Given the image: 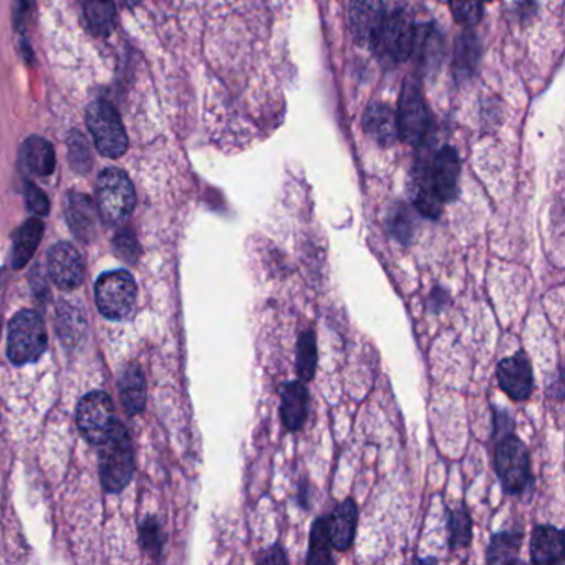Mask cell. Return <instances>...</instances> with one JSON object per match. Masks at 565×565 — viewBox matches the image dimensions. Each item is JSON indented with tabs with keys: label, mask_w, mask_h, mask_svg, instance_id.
Instances as JSON below:
<instances>
[{
	"label": "cell",
	"mask_w": 565,
	"mask_h": 565,
	"mask_svg": "<svg viewBox=\"0 0 565 565\" xmlns=\"http://www.w3.org/2000/svg\"><path fill=\"white\" fill-rule=\"evenodd\" d=\"M461 163L456 149L444 146L430 163H421L415 177V210L428 219H438L447 203L460 194Z\"/></svg>",
	"instance_id": "1"
},
{
	"label": "cell",
	"mask_w": 565,
	"mask_h": 565,
	"mask_svg": "<svg viewBox=\"0 0 565 565\" xmlns=\"http://www.w3.org/2000/svg\"><path fill=\"white\" fill-rule=\"evenodd\" d=\"M496 474L505 493L511 496H522L531 489L534 483L532 474L531 453L521 438L515 431L502 434L496 447Z\"/></svg>",
	"instance_id": "2"
},
{
	"label": "cell",
	"mask_w": 565,
	"mask_h": 565,
	"mask_svg": "<svg viewBox=\"0 0 565 565\" xmlns=\"http://www.w3.org/2000/svg\"><path fill=\"white\" fill-rule=\"evenodd\" d=\"M100 447V477L106 491L120 493L132 481L135 471L132 440L125 427L116 421Z\"/></svg>",
	"instance_id": "3"
},
{
	"label": "cell",
	"mask_w": 565,
	"mask_h": 565,
	"mask_svg": "<svg viewBox=\"0 0 565 565\" xmlns=\"http://www.w3.org/2000/svg\"><path fill=\"white\" fill-rule=\"evenodd\" d=\"M47 329L35 312L24 310L15 315L9 326L8 355L14 365L37 362L47 350Z\"/></svg>",
	"instance_id": "4"
},
{
	"label": "cell",
	"mask_w": 565,
	"mask_h": 565,
	"mask_svg": "<svg viewBox=\"0 0 565 565\" xmlns=\"http://www.w3.org/2000/svg\"><path fill=\"white\" fill-rule=\"evenodd\" d=\"M136 196L132 181L118 168H109L97 181V207L100 217L109 224L128 219L135 210Z\"/></svg>",
	"instance_id": "5"
},
{
	"label": "cell",
	"mask_w": 565,
	"mask_h": 565,
	"mask_svg": "<svg viewBox=\"0 0 565 565\" xmlns=\"http://www.w3.org/2000/svg\"><path fill=\"white\" fill-rule=\"evenodd\" d=\"M87 126L92 133L97 149L106 158H120L128 148V136L118 112L110 103H92L87 110Z\"/></svg>",
	"instance_id": "6"
},
{
	"label": "cell",
	"mask_w": 565,
	"mask_h": 565,
	"mask_svg": "<svg viewBox=\"0 0 565 565\" xmlns=\"http://www.w3.org/2000/svg\"><path fill=\"white\" fill-rule=\"evenodd\" d=\"M414 18L405 9H396L389 15H385L378 37L373 42L372 47L376 54L392 64H402L410 57L415 47Z\"/></svg>",
	"instance_id": "7"
},
{
	"label": "cell",
	"mask_w": 565,
	"mask_h": 565,
	"mask_svg": "<svg viewBox=\"0 0 565 565\" xmlns=\"http://www.w3.org/2000/svg\"><path fill=\"white\" fill-rule=\"evenodd\" d=\"M95 298L103 317L125 320L135 308V279L125 271L106 272L97 281Z\"/></svg>",
	"instance_id": "8"
},
{
	"label": "cell",
	"mask_w": 565,
	"mask_h": 565,
	"mask_svg": "<svg viewBox=\"0 0 565 565\" xmlns=\"http://www.w3.org/2000/svg\"><path fill=\"white\" fill-rule=\"evenodd\" d=\"M398 136L410 145H420L430 132V112L417 83L408 82L403 87L399 109L396 113Z\"/></svg>",
	"instance_id": "9"
},
{
	"label": "cell",
	"mask_w": 565,
	"mask_h": 565,
	"mask_svg": "<svg viewBox=\"0 0 565 565\" xmlns=\"http://www.w3.org/2000/svg\"><path fill=\"white\" fill-rule=\"evenodd\" d=\"M77 423L86 440L99 447L116 423L112 398L103 392L83 396L78 405Z\"/></svg>",
	"instance_id": "10"
},
{
	"label": "cell",
	"mask_w": 565,
	"mask_h": 565,
	"mask_svg": "<svg viewBox=\"0 0 565 565\" xmlns=\"http://www.w3.org/2000/svg\"><path fill=\"white\" fill-rule=\"evenodd\" d=\"M499 388L512 399V402H528L534 392V372L531 360L524 350H519L516 355L502 359L496 369Z\"/></svg>",
	"instance_id": "11"
},
{
	"label": "cell",
	"mask_w": 565,
	"mask_h": 565,
	"mask_svg": "<svg viewBox=\"0 0 565 565\" xmlns=\"http://www.w3.org/2000/svg\"><path fill=\"white\" fill-rule=\"evenodd\" d=\"M48 274L60 289H75L86 278V264L77 248L68 242H58L48 252Z\"/></svg>",
	"instance_id": "12"
},
{
	"label": "cell",
	"mask_w": 565,
	"mask_h": 565,
	"mask_svg": "<svg viewBox=\"0 0 565 565\" xmlns=\"http://www.w3.org/2000/svg\"><path fill=\"white\" fill-rule=\"evenodd\" d=\"M99 207L83 193H68L65 196V217L77 239L92 242L99 230Z\"/></svg>",
	"instance_id": "13"
},
{
	"label": "cell",
	"mask_w": 565,
	"mask_h": 565,
	"mask_svg": "<svg viewBox=\"0 0 565 565\" xmlns=\"http://www.w3.org/2000/svg\"><path fill=\"white\" fill-rule=\"evenodd\" d=\"M385 15L382 0H352L350 27L357 44L372 47L373 42L378 37Z\"/></svg>",
	"instance_id": "14"
},
{
	"label": "cell",
	"mask_w": 565,
	"mask_h": 565,
	"mask_svg": "<svg viewBox=\"0 0 565 565\" xmlns=\"http://www.w3.org/2000/svg\"><path fill=\"white\" fill-rule=\"evenodd\" d=\"M310 410V393L301 380L282 385L281 420L289 433H297L307 423Z\"/></svg>",
	"instance_id": "15"
},
{
	"label": "cell",
	"mask_w": 565,
	"mask_h": 565,
	"mask_svg": "<svg viewBox=\"0 0 565 565\" xmlns=\"http://www.w3.org/2000/svg\"><path fill=\"white\" fill-rule=\"evenodd\" d=\"M359 526V506L352 498L337 505L336 511L329 516L330 541L339 552H349L355 542Z\"/></svg>",
	"instance_id": "16"
},
{
	"label": "cell",
	"mask_w": 565,
	"mask_h": 565,
	"mask_svg": "<svg viewBox=\"0 0 565 565\" xmlns=\"http://www.w3.org/2000/svg\"><path fill=\"white\" fill-rule=\"evenodd\" d=\"M565 538L562 529L551 524L535 526L531 535V561L534 564H562Z\"/></svg>",
	"instance_id": "17"
},
{
	"label": "cell",
	"mask_w": 565,
	"mask_h": 565,
	"mask_svg": "<svg viewBox=\"0 0 565 565\" xmlns=\"http://www.w3.org/2000/svg\"><path fill=\"white\" fill-rule=\"evenodd\" d=\"M365 132L378 145L392 146L398 138L396 112L385 103H373L365 112Z\"/></svg>",
	"instance_id": "18"
},
{
	"label": "cell",
	"mask_w": 565,
	"mask_h": 565,
	"mask_svg": "<svg viewBox=\"0 0 565 565\" xmlns=\"http://www.w3.org/2000/svg\"><path fill=\"white\" fill-rule=\"evenodd\" d=\"M385 224L389 237L403 248H408L414 242L415 233H417L418 211L408 203L396 201L389 206Z\"/></svg>",
	"instance_id": "19"
},
{
	"label": "cell",
	"mask_w": 565,
	"mask_h": 565,
	"mask_svg": "<svg viewBox=\"0 0 565 565\" xmlns=\"http://www.w3.org/2000/svg\"><path fill=\"white\" fill-rule=\"evenodd\" d=\"M44 237V223L38 217L25 221L14 234V249H12V265L15 269L25 268L34 258L38 245Z\"/></svg>",
	"instance_id": "20"
},
{
	"label": "cell",
	"mask_w": 565,
	"mask_h": 565,
	"mask_svg": "<svg viewBox=\"0 0 565 565\" xmlns=\"http://www.w3.org/2000/svg\"><path fill=\"white\" fill-rule=\"evenodd\" d=\"M120 399L126 414H142L146 403V382L138 365H128L120 378Z\"/></svg>",
	"instance_id": "21"
},
{
	"label": "cell",
	"mask_w": 565,
	"mask_h": 565,
	"mask_svg": "<svg viewBox=\"0 0 565 565\" xmlns=\"http://www.w3.org/2000/svg\"><path fill=\"white\" fill-rule=\"evenodd\" d=\"M24 155L25 165H27L31 173L37 174V177H50L55 170V151L54 146L41 136H31L27 142L24 143Z\"/></svg>",
	"instance_id": "22"
},
{
	"label": "cell",
	"mask_w": 565,
	"mask_h": 565,
	"mask_svg": "<svg viewBox=\"0 0 565 565\" xmlns=\"http://www.w3.org/2000/svg\"><path fill=\"white\" fill-rule=\"evenodd\" d=\"M521 531L496 532L486 549V562L488 564H515L519 562L518 555L522 545Z\"/></svg>",
	"instance_id": "23"
},
{
	"label": "cell",
	"mask_w": 565,
	"mask_h": 565,
	"mask_svg": "<svg viewBox=\"0 0 565 565\" xmlns=\"http://www.w3.org/2000/svg\"><path fill=\"white\" fill-rule=\"evenodd\" d=\"M83 14L90 31L99 37H109L116 22L113 0H82Z\"/></svg>",
	"instance_id": "24"
},
{
	"label": "cell",
	"mask_w": 565,
	"mask_h": 565,
	"mask_svg": "<svg viewBox=\"0 0 565 565\" xmlns=\"http://www.w3.org/2000/svg\"><path fill=\"white\" fill-rule=\"evenodd\" d=\"M318 365L317 336L314 329L304 330L298 336L295 353V373L301 382L308 383L315 378Z\"/></svg>",
	"instance_id": "25"
},
{
	"label": "cell",
	"mask_w": 565,
	"mask_h": 565,
	"mask_svg": "<svg viewBox=\"0 0 565 565\" xmlns=\"http://www.w3.org/2000/svg\"><path fill=\"white\" fill-rule=\"evenodd\" d=\"M332 549L329 516H321V518L315 519L314 524H312L307 564H334Z\"/></svg>",
	"instance_id": "26"
},
{
	"label": "cell",
	"mask_w": 565,
	"mask_h": 565,
	"mask_svg": "<svg viewBox=\"0 0 565 565\" xmlns=\"http://www.w3.org/2000/svg\"><path fill=\"white\" fill-rule=\"evenodd\" d=\"M448 532H450V547L453 551L466 549L473 541V519L464 506L448 512Z\"/></svg>",
	"instance_id": "27"
},
{
	"label": "cell",
	"mask_w": 565,
	"mask_h": 565,
	"mask_svg": "<svg viewBox=\"0 0 565 565\" xmlns=\"http://www.w3.org/2000/svg\"><path fill=\"white\" fill-rule=\"evenodd\" d=\"M68 161L77 173H89L92 170V149L80 132H71L67 139Z\"/></svg>",
	"instance_id": "28"
},
{
	"label": "cell",
	"mask_w": 565,
	"mask_h": 565,
	"mask_svg": "<svg viewBox=\"0 0 565 565\" xmlns=\"http://www.w3.org/2000/svg\"><path fill=\"white\" fill-rule=\"evenodd\" d=\"M477 60H479V44H477L476 35L467 32L457 41L456 74L461 78L471 77L474 68H476Z\"/></svg>",
	"instance_id": "29"
},
{
	"label": "cell",
	"mask_w": 565,
	"mask_h": 565,
	"mask_svg": "<svg viewBox=\"0 0 565 565\" xmlns=\"http://www.w3.org/2000/svg\"><path fill=\"white\" fill-rule=\"evenodd\" d=\"M451 12L457 24L473 27L483 15V0H450Z\"/></svg>",
	"instance_id": "30"
},
{
	"label": "cell",
	"mask_w": 565,
	"mask_h": 565,
	"mask_svg": "<svg viewBox=\"0 0 565 565\" xmlns=\"http://www.w3.org/2000/svg\"><path fill=\"white\" fill-rule=\"evenodd\" d=\"M113 246H115L116 255L125 259L126 262H132L133 264L136 258H138V242H136L135 234L132 230H122V233L116 234Z\"/></svg>",
	"instance_id": "31"
},
{
	"label": "cell",
	"mask_w": 565,
	"mask_h": 565,
	"mask_svg": "<svg viewBox=\"0 0 565 565\" xmlns=\"http://www.w3.org/2000/svg\"><path fill=\"white\" fill-rule=\"evenodd\" d=\"M25 201H27L29 211L34 213L35 216H47L48 211H50L48 197L34 183L25 184Z\"/></svg>",
	"instance_id": "32"
},
{
	"label": "cell",
	"mask_w": 565,
	"mask_h": 565,
	"mask_svg": "<svg viewBox=\"0 0 565 565\" xmlns=\"http://www.w3.org/2000/svg\"><path fill=\"white\" fill-rule=\"evenodd\" d=\"M451 304V294L443 285H434L428 297L427 307L431 314L440 315Z\"/></svg>",
	"instance_id": "33"
},
{
	"label": "cell",
	"mask_w": 565,
	"mask_h": 565,
	"mask_svg": "<svg viewBox=\"0 0 565 565\" xmlns=\"http://www.w3.org/2000/svg\"><path fill=\"white\" fill-rule=\"evenodd\" d=\"M159 539H161V535H159L158 524L152 519H148L143 524L142 541L151 554H158L159 549H161V541Z\"/></svg>",
	"instance_id": "34"
},
{
	"label": "cell",
	"mask_w": 565,
	"mask_h": 565,
	"mask_svg": "<svg viewBox=\"0 0 565 565\" xmlns=\"http://www.w3.org/2000/svg\"><path fill=\"white\" fill-rule=\"evenodd\" d=\"M258 564L274 565V564H289L287 554L284 549L279 544L271 545L259 554Z\"/></svg>",
	"instance_id": "35"
},
{
	"label": "cell",
	"mask_w": 565,
	"mask_h": 565,
	"mask_svg": "<svg viewBox=\"0 0 565 565\" xmlns=\"http://www.w3.org/2000/svg\"><path fill=\"white\" fill-rule=\"evenodd\" d=\"M34 4L35 0H19L18 14H15V22H18L19 29H21L22 25H24V22L27 21L29 14H31Z\"/></svg>",
	"instance_id": "36"
},
{
	"label": "cell",
	"mask_w": 565,
	"mask_h": 565,
	"mask_svg": "<svg viewBox=\"0 0 565 565\" xmlns=\"http://www.w3.org/2000/svg\"><path fill=\"white\" fill-rule=\"evenodd\" d=\"M139 2H142V0H122V4L128 9L136 8V5L139 4Z\"/></svg>",
	"instance_id": "37"
},
{
	"label": "cell",
	"mask_w": 565,
	"mask_h": 565,
	"mask_svg": "<svg viewBox=\"0 0 565 565\" xmlns=\"http://www.w3.org/2000/svg\"><path fill=\"white\" fill-rule=\"evenodd\" d=\"M483 2H495V0H483Z\"/></svg>",
	"instance_id": "38"
}]
</instances>
